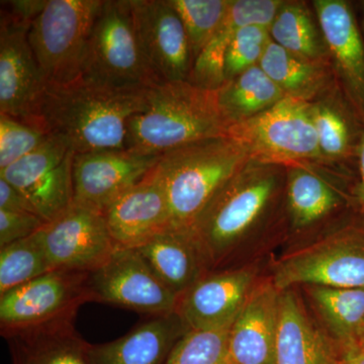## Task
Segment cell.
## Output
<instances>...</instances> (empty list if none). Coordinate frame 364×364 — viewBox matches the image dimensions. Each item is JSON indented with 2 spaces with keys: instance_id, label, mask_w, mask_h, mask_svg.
Masks as SVG:
<instances>
[{
  "instance_id": "6da1fadb",
  "label": "cell",
  "mask_w": 364,
  "mask_h": 364,
  "mask_svg": "<svg viewBox=\"0 0 364 364\" xmlns=\"http://www.w3.org/2000/svg\"><path fill=\"white\" fill-rule=\"evenodd\" d=\"M148 87H112L79 78L48 85L33 124L63 139L75 154L126 149L128 123L147 107Z\"/></svg>"
},
{
  "instance_id": "7a4b0ae2",
  "label": "cell",
  "mask_w": 364,
  "mask_h": 364,
  "mask_svg": "<svg viewBox=\"0 0 364 364\" xmlns=\"http://www.w3.org/2000/svg\"><path fill=\"white\" fill-rule=\"evenodd\" d=\"M218 90L189 81L163 82L147 90V107L128 123L126 149L161 155L181 146L228 136Z\"/></svg>"
},
{
  "instance_id": "3957f363",
  "label": "cell",
  "mask_w": 364,
  "mask_h": 364,
  "mask_svg": "<svg viewBox=\"0 0 364 364\" xmlns=\"http://www.w3.org/2000/svg\"><path fill=\"white\" fill-rule=\"evenodd\" d=\"M250 161L229 136L196 141L160 155L154 172L168 198L170 229L191 234L215 196Z\"/></svg>"
},
{
  "instance_id": "277c9868",
  "label": "cell",
  "mask_w": 364,
  "mask_h": 364,
  "mask_svg": "<svg viewBox=\"0 0 364 364\" xmlns=\"http://www.w3.org/2000/svg\"><path fill=\"white\" fill-rule=\"evenodd\" d=\"M284 168L248 162L208 203L191 231L205 265L224 259L264 218L279 195Z\"/></svg>"
},
{
  "instance_id": "5b68a950",
  "label": "cell",
  "mask_w": 364,
  "mask_h": 364,
  "mask_svg": "<svg viewBox=\"0 0 364 364\" xmlns=\"http://www.w3.org/2000/svg\"><path fill=\"white\" fill-rule=\"evenodd\" d=\"M80 78L121 88L159 83L136 37L130 0H102L86 45Z\"/></svg>"
},
{
  "instance_id": "8992f818",
  "label": "cell",
  "mask_w": 364,
  "mask_h": 364,
  "mask_svg": "<svg viewBox=\"0 0 364 364\" xmlns=\"http://www.w3.org/2000/svg\"><path fill=\"white\" fill-rule=\"evenodd\" d=\"M102 0H47L31 23L28 41L48 83L81 77L86 45Z\"/></svg>"
},
{
  "instance_id": "52a82bcc",
  "label": "cell",
  "mask_w": 364,
  "mask_h": 364,
  "mask_svg": "<svg viewBox=\"0 0 364 364\" xmlns=\"http://www.w3.org/2000/svg\"><path fill=\"white\" fill-rule=\"evenodd\" d=\"M228 136L240 144L251 161L284 167L322 161L311 102L284 97L267 111L232 126Z\"/></svg>"
},
{
  "instance_id": "ba28073f",
  "label": "cell",
  "mask_w": 364,
  "mask_h": 364,
  "mask_svg": "<svg viewBox=\"0 0 364 364\" xmlns=\"http://www.w3.org/2000/svg\"><path fill=\"white\" fill-rule=\"evenodd\" d=\"M280 291L296 286L364 287V230H345L289 254L275 265Z\"/></svg>"
},
{
  "instance_id": "9c48e42d",
  "label": "cell",
  "mask_w": 364,
  "mask_h": 364,
  "mask_svg": "<svg viewBox=\"0 0 364 364\" xmlns=\"http://www.w3.org/2000/svg\"><path fill=\"white\" fill-rule=\"evenodd\" d=\"M88 301L109 304L138 313H176L179 296L160 282L135 248L117 247L109 259L88 272Z\"/></svg>"
},
{
  "instance_id": "30bf717a",
  "label": "cell",
  "mask_w": 364,
  "mask_h": 364,
  "mask_svg": "<svg viewBox=\"0 0 364 364\" xmlns=\"http://www.w3.org/2000/svg\"><path fill=\"white\" fill-rule=\"evenodd\" d=\"M88 272L52 270L0 294L2 336L74 318L87 301Z\"/></svg>"
},
{
  "instance_id": "8fae6325",
  "label": "cell",
  "mask_w": 364,
  "mask_h": 364,
  "mask_svg": "<svg viewBox=\"0 0 364 364\" xmlns=\"http://www.w3.org/2000/svg\"><path fill=\"white\" fill-rule=\"evenodd\" d=\"M52 270L90 272L117 247L104 213L72 203L35 233Z\"/></svg>"
},
{
  "instance_id": "7c38bea8",
  "label": "cell",
  "mask_w": 364,
  "mask_h": 364,
  "mask_svg": "<svg viewBox=\"0 0 364 364\" xmlns=\"http://www.w3.org/2000/svg\"><path fill=\"white\" fill-rule=\"evenodd\" d=\"M74 155L63 139L51 135L28 156L0 170V177L26 196L36 214L50 222L73 203Z\"/></svg>"
},
{
  "instance_id": "4fadbf2b",
  "label": "cell",
  "mask_w": 364,
  "mask_h": 364,
  "mask_svg": "<svg viewBox=\"0 0 364 364\" xmlns=\"http://www.w3.org/2000/svg\"><path fill=\"white\" fill-rule=\"evenodd\" d=\"M30 26L1 9L0 114L23 122L35 116L49 85L28 41Z\"/></svg>"
},
{
  "instance_id": "5bb4252c",
  "label": "cell",
  "mask_w": 364,
  "mask_h": 364,
  "mask_svg": "<svg viewBox=\"0 0 364 364\" xmlns=\"http://www.w3.org/2000/svg\"><path fill=\"white\" fill-rule=\"evenodd\" d=\"M134 25L146 61L163 82L188 81L193 55L183 23L168 0H130Z\"/></svg>"
},
{
  "instance_id": "9a60e30c",
  "label": "cell",
  "mask_w": 364,
  "mask_h": 364,
  "mask_svg": "<svg viewBox=\"0 0 364 364\" xmlns=\"http://www.w3.org/2000/svg\"><path fill=\"white\" fill-rule=\"evenodd\" d=\"M160 155L112 149L74 155L73 203L104 213L154 168Z\"/></svg>"
},
{
  "instance_id": "2e32d148",
  "label": "cell",
  "mask_w": 364,
  "mask_h": 364,
  "mask_svg": "<svg viewBox=\"0 0 364 364\" xmlns=\"http://www.w3.org/2000/svg\"><path fill=\"white\" fill-rule=\"evenodd\" d=\"M313 6L345 95L364 124V43L350 4L315 0Z\"/></svg>"
},
{
  "instance_id": "e0dca14e",
  "label": "cell",
  "mask_w": 364,
  "mask_h": 364,
  "mask_svg": "<svg viewBox=\"0 0 364 364\" xmlns=\"http://www.w3.org/2000/svg\"><path fill=\"white\" fill-rule=\"evenodd\" d=\"M254 286L246 268L203 275L179 298L176 313L186 331L232 326Z\"/></svg>"
},
{
  "instance_id": "ac0fdd59",
  "label": "cell",
  "mask_w": 364,
  "mask_h": 364,
  "mask_svg": "<svg viewBox=\"0 0 364 364\" xmlns=\"http://www.w3.org/2000/svg\"><path fill=\"white\" fill-rule=\"evenodd\" d=\"M104 215L117 247L136 248L170 229L168 198L154 168L105 208Z\"/></svg>"
},
{
  "instance_id": "d6986e66",
  "label": "cell",
  "mask_w": 364,
  "mask_h": 364,
  "mask_svg": "<svg viewBox=\"0 0 364 364\" xmlns=\"http://www.w3.org/2000/svg\"><path fill=\"white\" fill-rule=\"evenodd\" d=\"M280 296L272 282L254 286L230 329L231 364H277Z\"/></svg>"
},
{
  "instance_id": "ffe728a7",
  "label": "cell",
  "mask_w": 364,
  "mask_h": 364,
  "mask_svg": "<svg viewBox=\"0 0 364 364\" xmlns=\"http://www.w3.org/2000/svg\"><path fill=\"white\" fill-rule=\"evenodd\" d=\"M282 4L279 0H232L222 25L196 59L188 81L205 90L221 88L225 56L235 35L244 26L269 28Z\"/></svg>"
},
{
  "instance_id": "44dd1931",
  "label": "cell",
  "mask_w": 364,
  "mask_h": 364,
  "mask_svg": "<svg viewBox=\"0 0 364 364\" xmlns=\"http://www.w3.org/2000/svg\"><path fill=\"white\" fill-rule=\"evenodd\" d=\"M186 331L176 313L156 316L121 338L90 345L92 364H164Z\"/></svg>"
},
{
  "instance_id": "7402d4cb",
  "label": "cell",
  "mask_w": 364,
  "mask_h": 364,
  "mask_svg": "<svg viewBox=\"0 0 364 364\" xmlns=\"http://www.w3.org/2000/svg\"><path fill=\"white\" fill-rule=\"evenodd\" d=\"M338 346L318 331L291 289L280 296L277 364H340Z\"/></svg>"
},
{
  "instance_id": "603a6c76",
  "label": "cell",
  "mask_w": 364,
  "mask_h": 364,
  "mask_svg": "<svg viewBox=\"0 0 364 364\" xmlns=\"http://www.w3.org/2000/svg\"><path fill=\"white\" fill-rule=\"evenodd\" d=\"M135 249L160 282L179 298L205 275L207 265L191 234L164 230Z\"/></svg>"
},
{
  "instance_id": "cb8c5ba5",
  "label": "cell",
  "mask_w": 364,
  "mask_h": 364,
  "mask_svg": "<svg viewBox=\"0 0 364 364\" xmlns=\"http://www.w3.org/2000/svg\"><path fill=\"white\" fill-rule=\"evenodd\" d=\"M74 318L6 335L13 364H92L90 343L77 334Z\"/></svg>"
},
{
  "instance_id": "d4e9b609",
  "label": "cell",
  "mask_w": 364,
  "mask_h": 364,
  "mask_svg": "<svg viewBox=\"0 0 364 364\" xmlns=\"http://www.w3.org/2000/svg\"><path fill=\"white\" fill-rule=\"evenodd\" d=\"M309 163L289 165L287 169V205L296 229L322 221L341 205L336 189Z\"/></svg>"
},
{
  "instance_id": "484cf974",
  "label": "cell",
  "mask_w": 364,
  "mask_h": 364,
  "mask_svg": "<svg viewBox=\"0 0 364 364\" xmlns=\"http://www.w3.org/2000/svg\"><path fill=\"white\" fill-rule=\"evenodd\" d=\"M259 66L287 97L312 102L329 85L328 62L301 58L270 42Z\"/></svg>"
},
{
  "instance_id": "4316f807",
  "label": "cell",
  "mask_w": 364,
  "mask_h": 364,
  "mask_svg": "<svg viewBox=\"0 0 364 364\" xmlns=\"http://www.w3.org/2000/svg\"><path fill=\"white\" fill-rule=\"evenodd\" d=\"M284 97V92L259 65L227 81L218 90L220 109L229 129L267 111Z\"/></svg>"
},
{
  "instance_id": "83f0119b",
  "label": "cell",
  "mask_w": 364,
  "mask_h": 364,
  "mask_svg": "<svg viewBox=\"0 0 364 364\" xmlns=\"http://www.w3.org/2000/svg\"><path fill=\"white\" fill-rule=\"evenodd\" d=\"M272 42L301 58L327 62V45L320 26L301 2L282 1L269 26Z\"/></svg>"
},
{
  "instance_id": "f1b7e54d",
  "label": "cell",
  "mask_w": 364,
  "mask_h": 364,
  "mask_svg": "<svg viewBox=\"0 0 364 364\" xmlns=\"http://www.w3.org/2000/svg\"><path fill=\"white\" fill-rule=\"evenodd\" d=\"M306 287L338 348L351 344L364 326V287Z\"/></svg>"
},
{
  "instance_id": "f546056e",
  "label": "cell",
  "mask_w": 364,
  "mask_h": 364,
  "mask_svg": "<svg viewBox=\"0 0 364 364\" xmlns=\"http://www.w3.org/2000/svg\"><path fill=\"white\" fill-rule=\"evenodd\" d=\"M52 272L35 234L0 248V294Z\"/></svg>"
},
{
  "instance_id": "4dcf8cb0",
  "label": "cell",
  "mask_w": 364,
  "mask_h": 364,
  "mask_svg": "<svg viewBox=\"0 0 364 364\" xmlns=\"http://www.w3.org/2000/svg\"><path fill=\"white\" fill-rule=\"evenodd\" d=\"M186 28L193 63L222 25L232 0H168Z\"/></svg>"
},
{
  "instance_id": "1f68e13d",
  "label": "cell",
  "mask_w": 364,
  "mask_h": 364,
  "mask_svg": "<svg viewBox=\"0 0 364 364\" xmlns=\"http://www.w3.org/2000/svg\"><path fill=\"white\" fill-rule=\"evenodd\" d=\"M322 161L346 159L353 150V130L345 112L327 102H311Z\"/></svg>"
},
{
  "instance_id": "d6a6232c",
  "label": "cell",
  "mask_w": 364,
  "mask_h": 364,
  "mask_svg": "<svg viewBox=\"0 0 364 364\" xmlns=\"http://www.w3.org/2000/svg\"><path fill=\"white\" fill-rule=\"evenodd\" d=\"M231 327L186 332L174 345L164 364H231L229 356Z\"/></svg>"
},
{
  "instance_id": "836d02e7",
  "label": "cell",
  "mask_w": 364,
  "mask_h": 364,
  "mask_svg": "<svg viewBox=\"0 0 364 364\" xmlns=\"http://www.w3.org/2000/svg\"><path fill=\"white\" fill-rule=\"evenodd\" d=\"M272 41L268 26L252 25L240 28L225 56V83L259 65Z\"/></svg>"
},
{
  "instance_id": "e575fe53",
  "label": "cell",
  "mask_w": 364,
  "mask_h": 364,
  "mask_svg": "<svg viewBox=\"0 0 364 364\" xmlns=\"http://www.w3.org/2000/svg\"><path fill=\"white\" fill-rule=\"evenodd\" d=\"M50 136L36 124L0 114V170L28 156Z\"/></svg>"
},
{
  "instance_id": "d590c367",
  "label": "cell",
  "mask_w": 364,
  "mask_h": 364,
  "mask_svg": "<svg viewBox=\"0 0 364 364\" xmlns=\"http://www.w3.org/2000/svg\"><path fill=\"white\" fill-rule=\"evenodd\" d=\"M45 224L42 218L32 213L0 210V248L33 236Z\"/></svg>"
},
{
  "instance_id": "8d00e7d4",
  "label": "cell",
  "mask_w": 364,
  "mask_h": 364,
  "mask_svg": "<svg viewBox=\"0 0 364 364\" xmlns=\"http://www.w3.org/2000/svg\"><path fill=\"white\" fill-rule=\"evenodd\" d=\"M0 210L13 213H32L35 210L25 196L6 179L0 177ZM37 215V214H36Z\"/></svg>"
},
{
  "instance_id": "74e56055",
  "label": "cell",
  "mask_w": 364,
  "mask_h": 364,
  "mask_svg": "<svg viewBox=\"0 0 364 364\" xmlns=\"http://www.w3.org/2000/svg\"><path fill=\"white\" fill-rule=\"evenodd\" d=\"M1 6L6 7L4 11L13 14L16 18L26 21H32L37 18L44 9L47 0H14V1H2Z\"/></svg>"
},
{
  "instance_id": "f35d334b",
  "label": "cell",
  "mask_w": 364,
  "mask_h": 364,
  "mask_svg": "<svg viewBox=\"0 0 364 364\" xmlns=\"http://www.w3.org/2000/svg\"><path fill=\"white\" fill-rule=\"evenodd\" d=\"M356 154L358 158L359 176L360 181L358 189V196L359 203L364 210V132L359 139L358 148H356Z\"/></svg>"
},
{
  "instance_id": "ab89813d",
  "label": "cell",
  "mask_w": 364,
  "mask_h": 364,
  "mask_svg": "<svg viewBox=\"0 0 364 364\" xmlns=\"http://www.w3.org/2000/svg\"><path fill=\"white\" fill-rule=\"evenodd\" d=\"M340 364H364L363 352L356 350L351 347L339 348Z\"/></svg>"
},
{
  "instance_id": "60d3db41",
  "label": "cell",
  "mask_w": 364,
  "mask_h": 364,
  "mask_svg": "<svg viewBox=\"0 0 364 364\" xmlns=\"http://www.w3.org/2000/svg\"><path fill=\"white\" fill-rule=\"evenodd\" d=\"M345 347H351V348L356 349V350L363 352L364 353V326L361 328L360 331L358 333L352 343ZM345 347H342V348H345Z\"/></svg>"
}]
</instances>
